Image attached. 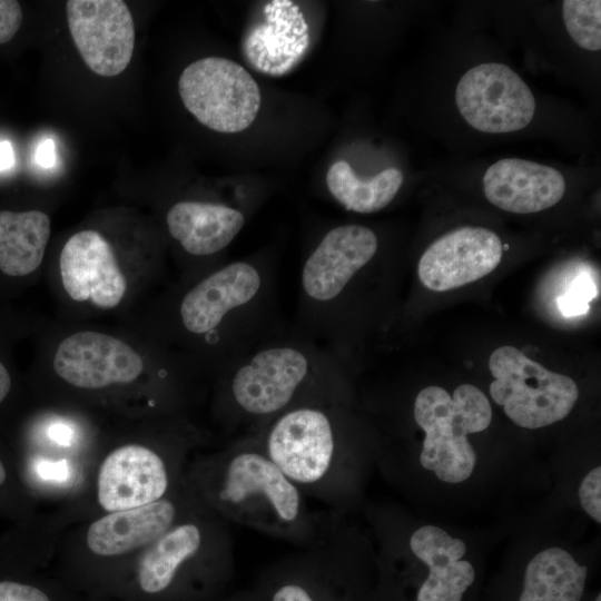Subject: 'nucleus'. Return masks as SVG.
Instances as JSON below:
<instances>
[{
    "label": "nucleus",
    "mask_w": 601,
    "mask_h": 601,
    "mask_svg": "<svg viewBox=\"0 0 601 601\" xmlns=\"http://www.w3.org/2000/svg\"><path fill=\"white\" fill-rule=\"evenodd\" d=\"M66 12L73 43L92 72L114 77L128 67L136 31L125 1L69 0Z\"/></svg>",
    "instance_id": "1a4fd4ad"
},
{
    "label": "nucleus",
    "mask_w": 601,
    "mask_h": 601,
    "mask_svg": "<svg viewBox=\"0 0 601 601\" xmlns=\"http://www.w3.org/2000/svg\"><path fill=\"white\" fill-rule=\"evenodd\" d=\"M500 237L483 227H461L432 243L418 260L422 284L446 292L475 282L493 272L502 259Z\"/></svg>",
    "instance_id": "9b49d317"
},
{
    "label": "nucleus",
    "mask_w": 601,
    "mask_h": 601,
    "mask_svg": "<svg viewBox=\"0 0 601 601\" xmlns=\"http://www.w3.org/2000/svg\"><path fill=\"white\" fill-rule=\"evenodd\" d=\"M494 377L492 400L503 406L518 426L534 430L565 418L579 398L569 376L552 372L511 345L496 348L489 358Z\"/></svg>",
    "instance_id": "39448f33"
},
{
    "label": "nucleus",
    "mask_w": 601,
    "mask_h": 601,
    "mask_svg": "<svg viewBox=\"0 0 601 601\" xmlns=\"http://www.w3.org/2000/svg\"><path fill=\"white\" fill-rule=\"evenodd\" d=\"M227 541H230V534L220 521L211 523L209 529L195 520L177 523L144 554L138 569L140 589L151 595L166 593L176 585L187 565Z\"/></svg>",
    "instance_id": "dca6fc26"
},
{
    "label": "nucleus",
    "mask_w": 601,
    "mask_h": 601,
    "mask_svg": "<svg viewBox=\"0 0 601 601\" xmlns=\"http://www.w3.org/2000/svg\"><path fill=\"white\" fill-rule=\"evenodd\" d=\"M581 506L595 522L601 523V467L591 470L579 487Z\"/></svg>",
    "instance_id": "bb28decb"
},
{
    "label": "nucleus",
    "mask_w": 601,
    "mask_h": 601,
    "mask_svg": "<svg viewBox=\"0 0 601 601\" xmlns=\"http://www.w3.org/2000/svg\"><path fill=\"white\" fill-rule=\"evenodd\" d=\"M50 237V219L40 210H0V269L26 276L41 264Z\"/></svg>",
    "instance_id": "4be33fe9"
},
{
    "label": "nucleus",
    "mask_w": 601,
    "mask_h": 601,
    "mask_svg": "<svg viewBox=\"0 0 601 601\" xmlns=\"http://www.w3.org/2000/svg\"><path fill=\"white\" fill-rule=\"evenodd\" d=\"M203 480L206 499L225 520L300 548L317 540L328 520L309 509L254 435L210 460Z\"/></svg>",
    "instance_id": "f257e3e1"
},
{
    "label": "nucleus",
    "mask_w": 601,
    "mask_h": 601,
    "mask_svg": "<svg viewBox=\"0 0 601 601\" xmlns=\"http://www.w3.org/2000/svg\"><path fill=\"white\" fill-rule=\"evenodd\" d=\"M326 184L332 196L345 209L372 214L394 199L403 184V174L392 167L372 178L361 179L347 161L338 160L328 168Z\"/></svg>",
    "instance_id": "b1692460"
},
{
    "label": "nucleus",
    "mask_w": 601,
    "mask_h": 601,
    "mask_svg": "<svg viewBox=\"0 0 601 601\" xmlns=\"http://www.w3.org/2000/svg\"><path fill=\"white\" fill-rule=\"evenodd\" d=\"M169 234L191 255H213L238 235L245 224L244 214L233 207L205 203L179 201L166 215Z\"/></svg>",
    "instance_id": "412c9836"
},
{
    "label": "nucleus",
    "mask_w": 601,
    "mask_h": 601,
    "mask_svg": "<svg viewBox=\"0 0 601 601\" xmlns=\"http://www.w3.org/2000/svg\"><path fill=\"white\" fill-rule=\"evenodd\" d=\"M185 108L207 128L235 134L247 129L260 108V91L247 70L223 57L187 66L178 81Z\"/></svg>",
    "instance_id": "423d86ee"
},
{
    "label": "nucleus",
    "mask_w": 601,
    "mask_h": 601,
    "mask_svg": "<svg viewBox=\"0 0 601 601\" xmlns=\"http://www.w3.org/2000/svg\"><path fill=\"white\" fill-rule=\"evenodd\" d=\"M48 437L62 446H69L76 441V428L73 425L57 421L51 423L47 430Z\"/></svg>",
    "instance_id": "7c9ffc66"
},
{
    "label": "nucleus",
    "mask_w": 601,
    "mask_h": 601,
    "mask_svg": "<svg viewBox=\"0 0 601 601\" xmlns=\"http://www.w3.org/2000/svg\"><path fill=\"white\" fill-rule=\"evenodd\" d=\"M59 268L65 290L77 302L114 308L126 294L127 280L114 249L96 230L78 231L67 240Z\"/></svg>",
    "instance_id": "4468645a"
},
{
    "label": "nucleus",
    "mask_w": 601,
    "mask_h": 601,
    "mask_svg": "<svg viewBox=\"0 0 601 601\" xmlns=\"http://www.w3.org/2000/svg\"><path fill=\"white\" fill-rule=\"evenodd\" d=\"M22 22V9L18 1L0 0V45L9 42Z\"/></svg>",
    "instance_id": "c85d7f7f"
},
{
    "label": "nucleus",
    "mask_w": 601,
    "mask_h": 601,
    "mask_svg": "<svg viewBox=\"0 0 601 601\" xmlns=\"http://www.w3.org/2000/svg\"><path fill=\"white\" fill-rule=\"evenodd\" d=\"M179 505L162 497L150 504L110 512L95 521L87 532L91 552L116 556L151 544L179 523Z\"/></svg>",
    "instance_id": "a211bd4d"
},
{
    "label": "nucleus",
    "mask_w": 601,
    "mask_h": 601,
    "mask_svg": "<svg viewBox=\"0 0 601 601\" xmlns=\"http://www.w3.org/2000/svg\"><path fill=\"white\" fill-rule=\"evenodd\" d=\"M247 435L306 499L328 506L344 499L346 461L336 402L287 410Z\"/></svg>",
    "instance_id": "f03ea898"
},
{
    "label": "nucleus",
    "mask_w": 601,
    "mask_h": 601,
    "mask_svg": "<svg viewBox=\"0 0 601 601\" xmlns=\"http://www.w3.org/2000/svg\"><path fill=\"white\" fill-rule=\"evenodd\" d=\"M170 481L168 464L158 452L144 445H124L100 466L98 502L108 512L150 504L166 496Z\"/></svg>",
    "instance_id": "2eb2a0df"
},
{
    "label": "nucleus",
    "mask_w": 601,
    "mask_h": 601,
    "mask_svg": "<svg viewBox=\"0 0 601 601\" xmlns=\"http://www.w3.org/2000/svg\"><path fill=\"white\" fill-rule=\"evenodd\" d=\"M263 273L250 263L234 262L211 273L181 299L183 326L191 334L207 335L218 329L230 315L253 306L264 287Z\"/></svg>",
    "instance_id": "ddd939ff"
},
{
    "label": "nucleus",
    "mask_w": 601,
    "mask_h": 601,
    "mask_svg": "<svg viewBox=\"0 0 601 601\" xmlns=\"http://www.w3.org/2000/svg\"><path fill=\"white\" fill-rule=\"evenodd\" d=\"M588 569L561 548H549L528 563L519 601H580Z\"/></svg>",
    "instance_id": "5701e85b"
},
{
    "label": "nucleus",
    "mask_w": 601,
    "mask_h": 601,
    "mask_svg": "<svg viewBox=\"0 0 601 601\" xmlns=\"http://www.w3.org/2000/svg\"><path fill=\"white\" fill-rule=\"evenodd\" d=\"M410 549L430 573L417 591L416 601H461L474 582L473 565L462 560L464 542L435 525H423L412 533Z\"/></svg>",
    "instance_id": "6ab92c4d"
},
{
    "label": "nucleus",
    "mask_w": 601,
    "mask_h": 601,
    "mask_svg": "<svg viewBox=\"0 0 601 601\" xmlns=\"http://www.w3.org/2000/svg\"><path fill=\"white\" fill-rule=\"evenodd\" d=\"M4 480H6V470L2 462L0 461V485L4 482Z\"/></svg>",
    "instance_id": "c9c22d12"
},
{
    "label": "nucleus",
    "mask_w": 601,
    "mask_h": 601,
    "mask_svg": "<svg viewBox=\"0 0 601 601\" xmlns=\"http://www.w3.org/2000/svg\"><path fill=\"white\" fill-rule=\"evenodd\" d=\"M36 160L43 167H52L56 162V148L55 142L50 138L42 139L36 150Z\"/></svg>",
    "instance_id": "2f4dec72"
},
{
    "label": "nucleus",
    "mask_w": 601,
    "mask_h": 601,
    "mask_svg": "<svg viewBox=\"0 0 601 601\" xmlns=\"http://www.w3.org/2000/svg\"><path fill=\"white\" fill-rule=\"evenodd\" d=\"M0 601H50V599L42 590L33 585L1 581Z\"/></svg>",
    "instance_id": "c756f323"
},
{
    "label": "nucleus",
    "mask_w": 601,
    "mask_h": 601,
    "mask_svg": "<svg viewBox=\"0 0 601 601\" xmlns=\"http://www.w3.org/2000/svg\"><path fill=\"white\" fill-rule=\"evenodd\" d=\"M33 472L40 480L56 484L66 483L72 474L71 465L65 459L38 457L33 463Z\"/></svg>",
    "instance_id": "cd10ccee"
},
{
    "label": "nucleus",
    "mask_w": 601,
    "mask_h": 601,
    "mask_svg": "<svg viewBox=\"0 0 601 601\" xmlns=\"http://www.w3.org/2000/svg\"><path fill=\"white\" fill-rule=\"evenodd\" d=\"M487 200L514 214H532L558 204L565 191L562 174L534 161L504 158L491 165L483 176Z\"/></svg>",
    "instance_id": "f3484780"
},
{
    "label": "nucleus",
    "mask_w": 601,
    "mask_h": 601,
    "mask_svg": "<svg viewBox=\"0 0 601 601\" xmlns=\"http://www.w3.org/2000/svg\"><path fill=\"white\" fill-rule=\"evenodd\" d=\"M236 425L255 433L280 413L335 402L329 373L300 344H269L236 365L227 388Z\"/></svg>",
    "instance_id": "7ed1b4c3"
},
{
    "label": "nucleus",
    "mask_w": 601,
    "mask_h": 601,
    "mask_svg": "<svg viewBox=\"0 0 601 601\" xmlns=\"http://www.w3.org/2000/svg\"><path fill=\"white\" fill-rule=\"evenodd\" d=\"M455 101L470 126L489 134L520 130L535 111L528 85L510 67L497 62L469 69L456 86Z\"/></svg>",
    "instance_id": "6e6552de"
},
{
    "label": "nucleus",
    "mask_w": 601,
    "mask_h": 601,
    "mask_svg": "<svg viewBox=\"0 0 601 601\" xmlns=\"http://www.w3.org/2000/svg\"><path fill=\"white\" fill-rule=\"evenodd\" d=\"M595 282L587 272L577 274L566 287V290L559 296L558 306L565 317L585 314L590 302L597 296Z\"/></svg>",
    "instance_id": "a878e982"
},
{
    "label": "nucleus",
    "mask_w": 601,
    "mask_h": 601,
    "mask_svg": "<svg viewBox=\"0 0 601 601\" xmlns=\"http://www.w3.org/2000/svg\"><path fill=\"white\" fill-rule=\"evenodd\" d=\"M413 415L425 434L421 465L446 483L467 480L476 464L467 434L486 430L492 421L486 395L472 384L457 386L452 396L440 386H427L416 395Z\"/></svg>",
    "instance_id": "20e7f679"
},
{
    "label": "nucleus",
    "mask_w": 601,
    "mask_h": 601,
    "mask_svg": "<svg viewBox=\"0 0 601 601\" xmlns=\"http://www.w3.org/2000/svg\"><path fill=\"white\" fill-rule=\"evenodd\" d=\"M224 601H263L259 594L254 590H244L226 598Z\"/></svg>",
    "instance_id": "f704fd0d"
},
{
    "label": "nucleus",
    "mask_w": 601,
    "mask_h": 601,
    "mask_svg": "<svg viewBox=\"0 0 601 601\" xmlns=\"http://www.w3.org/2000/svg\"><path fill=\"white\" fill-rule=\"evenodd\" d=\"M562 17L568 33L579 47L591 51L601 49L600 0H564Z\"/></svg>",
    "instance_id": "393cba45"
},
{
    "label": "nucleus",
    "mask_w": 601,
    "mask_h": 601,
    "mask_svg": "<svg viewBox=\"0 0 601 601\" xmlns=\"http://www.w3.org/2000/svg\"><path fill=\"white\" fill-rule=\"evenodd\" d=\"M344 538L329 520L312 544L267 566L253 588L263 601H346Z\"/></svg>",
    "instance_id": "0eeeda50"
},
{
    "label": "nucleus",
    "mask_w": 601,
    "mask_h": 601,
    "mask_svg": "<svg viewBox=\"0 0 601 601\" xmlns=\"http://www.w3.org/2000/svg\"><path fill=\"white\" fill-rule=\"evenodd\" d=\"M594 601H601V595L599 594Z\"/></svg>",
    "instance_id": "e433bc0d"
},
{
    "label": "nucleus",
    "mask_w": 601,
    "mask_h": 601,
    "mask_svg": "<svg viewBox=\"0 0 601 601\" xmlns=\"http://www.w3.org/2000/svg\"><path fill=\"white\" fill-rule=\"evenodd\" d=\"M375 233L361 225L332 228L304 263L300 285L309 306L327 309L375 256Z\"/></svg>",
    "instance_id": "9d476101"
},
{
    "label": "nucleus",
    "mask_w": 601,
    "mask_h": 601,
    "mask_svg": "<svg viewBox=\"0 0 601 601\" xmlns=\"http://www.w3.org/2000/svg\"><path fill=\"white\" fill-rule=\"evenodd\" d=\"M11 388V377L4 365L0 362V403L6 398Z\"/></svg>",
    "instance_id": "72a5a7b5"
},
{
    "label": "nucleus",
    "mask_w": 601,
    "mask_h": 601,
    "mask_svg": "<svg viewBox=\"0 0 601 601\" xmlns=\"http://www.w3.org/2000/svg\"><path fill=\"white\" fill-rule=\"evenodd\" d=\"M266 24L256 26L244 41L250 66L266 75L280 76L297 65L309 45L308 24L298 6L265 9Z\"/></svg>",
    "instance_id": "aec40b11"
},
{
    "label": "nucleus",
    "mask_w": 601,
    "mask_h": 601,
    "mask_svg": "<svg viewBox=\"0 0 601 601\" xmlns=\"http://www.w3.org/2000/svg\"><path fill=\"white\" fill-rule=\"evenodd\" d=\"M14 165V151L10 141H0V171H6Z\"/></svg>",
    "instance_id": "473e14b6"
},
{
    "label": "nucleus",
    "mask_w": 601,
    "mask_h": 601,
    "mask_svg": "<svg viewBox=\"0 0 601 601\" xmlns=\"http://www.w3.org/2000/svg\"><path fill=\"white\" fill-rule=\"evenodd\" d=\"M52 366L59 377L80 388L127 384L144 371L142 358L130 345L93 331L78 332L60 342Z\"/></svg>",
    "instance_id": "f8f14e48"
}]
</instances>
